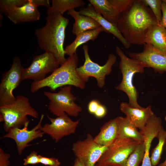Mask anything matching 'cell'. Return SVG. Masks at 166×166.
Masks as SVG:
<instances>
[{
  "instance_id": "6da1fadb",
  "label": "cell",
  "mask_w": 166,
  "mask_h": 166,
  "mask_svg": "<svg viewBox=\"0 0 166 166\" xmlns=\"http://www.w3.org/2000/svg\"><path fill=\"white\" fill-rule=\"evenodd\" d=\"M157 24L150 9L141 0H134L130 7L120 14L117 26L128 43L140 45L145 44L150 28Z\"/></svg>"
},
{
  "instance_id": "7a4b0ae2",
  "label": "cell",
  "mask_w": 166,
  "mask_h": 166,
  "mask_svg": "<svg viewBox=\"0 0 166 166\" xmlns=\"http://www.w3.org/2000/svg\"><path fill=\"white\" fill-rule=\"evenodd\" d=\"M45 24L34 33L39 47L45 52L52 53L60 65L66 61L64 44L69 19L59 13L47 15Z\"/></svg>"
},
{
  "instance_id": "3957f363",
  "label": "cell",
  "mask_w": 166,
  "mask_h": 166,
  "mask_svg": "<svg viewBox=\"0 0 166 166\" xmlns=\"http://www.w3.org/2000/svg\"><path fill=\"white\" fill-rule=\"evenodd\" d=\"M78 62L76 53L69 56L63 64L49 75L40 81L33 82L30 86L31 92L34 93L45 87H48L51 91H54L58 88L67 85L83 89L86 83L77 73Z\"/></svg>"
},
{
  "instance_id": "277c9868",
  "label": "cell",
  "mask_w": 166,
  "mask_h": 166,
  "mask_svg": "<svg viewBox=\"0 0 166 166\" xmlns=\"http://www.w3.org/2000/svg\"><path fill=\"white\" fill-rule=\"evenodd\" d=\"M28 116L38 118L39 114L31 105L29 99L24 96L18 95L12 103L0 106V122H3V128L6 132L29 123Z\"/></svg>"
},
{
  "instance_id": "5b68a950",
  "label": "cell",
  "mask_w": 166,
  "mask_h": 166,
  "mask_svg": "<svg viewBox=\"0 0 166 166\" xmlns=\"http://www.w3.org/2000/svg\"><path fill=\"white\" fill-rule=\"evenodd\" d=\"M115 51L120 58L119 68L122 73V79L115 88L126 94L129 99L128 103L130 106L142 109L143 107L138 102V93L134 86L133 79L136 73H143L145 68L136 60L127 57L119 46H116Z\"/></svg>"
},
{
  "instance_id": "8992f818",
  "label": "cell",
  "mask_w": 166,
  "mask_h": 166,
  "mask_svg": "<svg viewBox=\"0 0 166 166\" xmlns=\"http://www.w3.org/2000/svg\"><path fill=\"white\" fill-rule=\"evenodd\" d=\"M57 93L45 91L44 94L49 101L48 109L57 117L65 113L68 116L77 117L82 110V108L75 102L77 97L71 93L72 86L60 88Z\"/></svg>"
},
{
  "instance_id": "52a82bcc",
  "label": "cell",
  "mask_w": 166,
  "mask_h": 166,
  "mask_svg": "<svg viewBox=\"0 0 166 166\" xmlns=\"http://www.w3.org/2000/svg\"><path fill=\"white\" fill-rule=\"evenodd\" d=\"M82 49L85 60L83 65L77 68L78 74L85 83L89 81L90 77L94 78L96 79L97 86L99 88H103L105 85L106 76L110 73L112 67L116 61V56L110 53L108 56L105 63L101 65L91 59L87 45H84Z\"/></svg>"
},
{
  "instance_id": "ba28073f",
  "label": "cell",
  "mask_w": 166,
  "mask_h": 166,
  "mask_svg": "<svg viewBox=\"0 0 166 166\" xmlns=\"http://www.w3.org/2000/svg\"><path fill=\"white\" fill-rule=\"evenodd\" d=\"M24 69L19 57L14 56L11 67L2 75L0 84V106L10 104L15 101L16 97L13 92L22 81Z\"/></svg>"
},
{
  "instance_id": "9c48e42d",
  "label": "cell",
  "mask_w": 166,
  "mask_h": 166,
  "mask_svg": "<svg viewBox=\"0 0 166 166\" xmlns=\"http://www.w3.org/2000/svg\"><path fill=\"white\" fill-rule=\"evenodd\" d=\"M140 143L132 139L118 137L108 147L97 163L123 166L129 156Z\"/></svg>"
},
{
  "instance_id": "30bf717a",
  "label": "cell",
  "mask_w": 166,
  "mask_h": 166,
  "mask_svg": "<svg viewBox=\"0 0 166 166\" xmlns=\"http://www.w3.org/2000/svg\"><path fill=\"white\" fill-rule=\"evenodd\" d=\"M58 61L52 53L45 52L34 56L30 65L24 69L22 81L27 79L38 81L42 80L49 73H52L59 67Z\"/></svg>"
},
{
  "instance_id": "8fae6325",
  "label": "cell",
  "mask_w": 166,
  "mask_h": 166,
  "mask_svg": "<svg viewBox=\"0 0 166 166\" xmlns=\"http://www.w3.org/2000/svg\"><path fill=\"white\" fill-rule=\"evenodd\" d=\"M109 146L99 145L90 133L86 138L74 143L72 150L75 155L85 166H95Z\"/></svg>"
},
{
  "instance_id": "7c38bea8",
  "label": "cell",
  "mask_w": 166,
  "mask_h": 166,
  "mask_svg": "<svg viewBox=\"0 0 166 166\" xmlns=\"http://www.w3.org/2000/svg\"><path fill=\"white\" fill-rule=\"evenodd\" d=\"M47 117L50 123L42 126L40 129L44 134L49 135L56 142L64 136L74 133L80 122V120H72L66 113L54 118L47 114Z\"/></svg>"
},
{
  "instance_id": "4fadbf2b",
  "label": "cell",
  "mask_w": 166,
  "mask_h": 166,
  "mask_svg": "<svg viewBox=\"0 0 166 166\" xmlns=\"http://www.w3.org/2000/svg\"><path fill=\"white\" fill-rule=\"evenodd\" d=\"M142 52H129L131 58L140 63L144 67L151 68L160 74L166 72V54L156 49L152 45L145 43Z\"/></svg>"
},
{
  "instance_id": "5bb4252c",
  "label": "cell",
  "mask_w": 166,
  "mask_h": 166,
  "mask_svg": "<svg viewBox=\"0 0 166 166\" xmlns=\"http://www.w3.org/2000/svg\"><path fill=\"white\" fill-rule=\"evenodd\" d=\"M44 116L43 114H42L38 124L31 129H28L29 123H27L22 128L15 127L10 129L2 138H9L14 140L18 154L21 155L24 149L29 146V143L38 138H41L44 134L40 129Z\"/></svg>"
},
{
  "instance_id": "9a60e30c",
  "label": "cell",
  "mask_w": 166,
  "mask_h": 166,
  "mask_svg": "<svg viewBox=\"0 0 166 166\" xmlns=\"http://www.w3.org/2000/svg\"><path fill=\"white\" fill-rule=\"evenodd\" d=\"M5 16L14 24H17L38 21L41 14L38 6L28 0V2L23 6L10 10Z\"/></svg>"
},
{
  "instance_id": "2e32d148",
  "label": "cell",
  "mask_w": 166,
  "mask_h": 166,
  "mask_svg": "<svg viewBox=\"0 0 166 166\" xmlns=\"http://www.w3.org/2000/svg\"><path fill=\"white\" fill-rule=\"evenodd\" d=\"M120 109L126 117L140 130L144 128L149 119L154 114L151 105L138 109L131 107L126 102H123L120 104Z\"/></svg>"
},
{
  "instance_id": "e0dca14e",
  "label": "cell",
  "mask_w": 166,
  "mask_h": 166,
  "mask_svg": "<svg viewBox=\"0 0 166 166\" xmlns=\"http://www.w3.org/2000/svg\"><path fill=\"white\" fill-rule=\"evenodd\" d=\"M78 12L81 14L91 17L94 19L103 27L105 32L111 34L116 37L125 48L128 49L130 47L131 45L124 38L117 25L105 19L95 10L91 4L89 3L86 7L81 8Z\"/></svg>"
},
{
  "instance_id": "ac0fdd59",
  "label": "cell",
  "mask_w": 166,
  "mask_h": 166,
  "mask_svg": "<svg viewBox=\"0 0 166 166\" xmlns=\"http://www.w3.org/2000/svg\"><path fill=\"white\" fill-rule=\"evenodd\" d=\"M118 137L117 121L116 117L105 122L94 139L100 145L109 146Z\"/></svg>"
},
{
  "instance_id": "d6986e66",
  "label": "cell",
  "mask_w": 166,
  "mask_h": 166,
  "mask_svg": "<svg viewBox=\"0 0 166 166\" xmlns=\"http://www.w3.org/2000/svg\"><path fill=\"white\" fill-rule=\"evenodd\" d=\"M67 13L74 20L72 32L76 36L86 31L96 29L101 26L93 18L81 14L75 9L69 10Z\"/></svg>"
},
{
  "instance_id": "ffe728a7",
  "label": "cell",
  "mask_w": 166,
  "mask_h": 166,
  "mask_svg": "<svg viewBox=\"0 0 166 166\" xmlns=\"http://www.w3.org/2000/svg\"><path fill=\"white\" fill-rule=\"evenodd\" d=\"M144 43L166 54V29L160 24L152 26L146 36Z\"/></svg>"
},
{
  "instance_id": "44dd1931",
  "label": "cell",
  "mask_w": 166,
  "mask_h": 166,
  "mask_svg": "<svg viewBox=\"0 0 166 166\" xmlns=\"http://www.w3.org/2000/svg\"><path fill=\"white\" fill-rule=\"evenodd\" d=\"M117 118L119 137L132 139L140 143L144 142L143 135L127 117L119 116Z\"/></svg>"
},
{
  "instance_id": "7402d4cb",
  "label": "cell",
  "mask_w": 166,
  "mask_h": 166,
  "mask_svg": "<svg viewBox=\"0 0 166 166\" xmlns=\"http://www.w3.org/2000/svg\"><path fill=\"white\" fill-rule=\"evenodd\" d=\"M95 10L109 22L116 24L120 14L109 0H89Z\"/></svg>"
},
{
  "instance_id": "603a6c76",
  "label": "cell",
  "mask_w": 166,
  "mask_h": 166,
  "mask_svg": "<svg viewBox=\"0 0 166 166\" xmlns=\"http://www.w3.org/2000/svg\"><path fill=\"white\" fill-rule=\"evenodd\" d=\"M104 31V30L101 26L96 29L86 31L76 35L73 42L65 49V54L69 56L73 55L76 53L77 49L80 46L90 40L94 41L99 34Z\"/></svg>"
},
{
  "instance_id": "cb8c5ba5",
  "label": "cell",
  "mask_w": 166,
  "mask_h": 166,
  "mask_svg": "<svg viewBox=\"0 0 166 166\" xmlns=\"http://www.w3.org/2000/svg\"><path fill=\"white\" fill-rule=\"evenodd\" d=\"M50 6L47 9V15L55 13L62 14L69 10L76 8L83 7L85 5L82 0H52Z\"/></svg>"
},
{
  "instance_id": "d4e9b609",
  "label": "cell",
  "mask_w": 166,
  "mask_h": 166,
  "mask_svg": "<svg viewBox=\"0 0 166 166\" xmlns=\"http://www.w3.org/2000/svg\"><path fill=\"white\" fill-rule=\"evenodd\" d=\"M157 138L158 140V143L152 151L150 157L152 166H155L159 163L166 144V131L163 127L159 131Z\"/></svg>"
},
{
  "instance_id": "484cf974",
  "label": "cell",
  "mask_w": 166,
  "mask_h": 166,
  "mask_svg": "<svg viewBox=\"0 0 166 166\" xmlns=\"http://www.w3.org/2000/svg\"><path fill=\"white\" fill-rule=\"evenodd\" d=\"M144 153V142L140 143L130 155L123 166H139L142 161Z\"/></svg>"
},
{
  "instance_id": "4316f807",
  "label": "cell",
  "mask_w": 166,
  "mask_h": 166,
  "mask_svg": "<svg viewBox=\"0 0 166 166\" xmlns=\"http://www.w3.org/2000/svg\"><path fill=\"white\" fill-rule=\"evenodd\" d=\"M28 2V0H0V21L3 19L2 14L5 15L11 9L21 7Z\"/></svg>"
},
{
  "instance_id": "83f0119b",
  "label": "cell",
  "mask_w": 166,
  "mask_h": 166,
  "mask_svg": "<svg viewBox=\"0 0 166 166\" xmlns=\"http://www.w3.org/2000/svg\"><path fill=\"white\" fill-rule=\"evenodd\" d=\"M147 6H149L154 15L158 24H160L162 19V4L161 0H141Z\"/></svg>"
},
{
  "instance_id": "f1b7e54d",
  "label": "cell",
  "mask_w": 166,
  "mask_h": 166,
  "mask_svg": "<svg viewBox=\"0 0 166 166\" xmlns=\"http://www.w3.org/2000/svg\"><path fill=\"white\" fill-rule=\"evenodd\" d=\"M109 1L120 15L130 7L134 0H109Z\"/></svg>"
},
{
  "instance_id": "f546056e",
  "label": "cell",
  "mask_w": 166,
  "mask_h": 166,
  "mask_svg": "<svg viewBox=\"0 0 166 166\" xmlns=\"http://www.w3.org/2000/svg\"><path fill=\"white\" fill-rule=\"evenodd\" d=\"M23 165L27 166L28 165H35L40 163L39 155L35 151L31 152L23 160Z\"/></svg>"
},
{
  "instance_id": "4dcf8cb0",
  "label": "cell",
  "mask_w": 166,
  "mask_h": 166,
  "mask_svg": "<svg viewBox=\"0 0 166 166\" xmlns=\"http://www.w3.org/2000/svg\"><path fill=\"white\" fill-rule=\"evenodd\" d=\"M40 163L48 166H60L61 163L57 158L48 157L39 155Z\"/></svg>"
},
{
  "instance_id": "1f68e13d",
  "label": "cell",
  "mask_w": 166,
  "mask_h": 166,
  "mask_svg": "<svg viewBox=\"0 0 166 166\" xmlns=\"http://www.w3.org/2000/svg\"><path fill=\"white\" fill-rule=\"evenodd\" d=\"M10 155L5 153L3 149L0 148V166H9L10 162L9 160Z\"/></svg>"
},
{
  "instance_id": "d6a6232c",
  "label": "cell",
  "mask_w": 166,
  "mask_h": 166,
  "mask_svg": "<svg viewBox=\"0 0 166 166\" xmlns=\"http://www.w3.org/2000/svg\"><path fill=\"white\" fill-rule=\"evenodd\" d=\"M100 104V103L97 100L94 99L91 100L88 105V112L90 114L94 115Z\"/></svg>"
},
{
  "instance_id": "836d02e7",
  "label": "cell",
  "mask_w": 166,
  "mask_h": 166,
  "mask_svg": "<svg viewBox=\"0 0 166 166\" xmlns=\"http://www.w3.org/2000/svg\"><path fill=\"white\" fill-rule=\"evenodd\" d=\"M107 112L105 106L101 104L93 115L97 118H101L106 115Z\"/></svg>"
},
{
  "instance_id": "e575fe53",
  "label": "cell",
  "mask_w": 166,
  "mask_h": 166,
  "mask_svg": "<svg viewBox=\"0 0 166 166\" xmlns=\"http://www.w3.org/2000/svg\"><path fill=\"white\" fill-rule=\"evenodd\" d=\"M161 9L162 17L160 24L166 29V2L165 0H162Z\"/></svg>"
},
{
  "instance_id": "d590c367",
  "label": "cell",
  "mask_w": 166,
  "mask_h": 166,
  "mask_svg": "<svg viewBox=\"0 0 166 166\" xmlns=\"http://www.w3.org/2000/svg\"><path fill=\"white\" fill-rule=\"evenodd\" d=\"M30 1L37 6H44L48 9L51 6L49 3L50 1L49 0H30Z\"/></svg>"
},
{
  "instance_id": "8d00e7d4",
  "label": "cell",
  "mask_w": 166,
  "mask_h": 166,
  "mask_svg": "<svg viewBox=\"0 0 166 166\" xmlns=\"http://www.w3.org/2000/svg\"><path fill=\"white\" fill-rule=\"evenodd\" d=\"M73 166H85L84 164L78 159L76 158Z\"/></svg>"
},
{
  "instance_id": "74e56055",
  "label": "cell",
  "mask_w": 166,
  "mask_h": 166,
  "mask_svg": "<svg viewBox=\"0 0 166 166\" xmlns=\"http://www.w3.org/2000/svg\"><path fill=\"white\" fill-rule=\"evenodd\" d=\"M95 166H121L120 165L113 164H96Z\"/></svg>"
},
{
  "instance_id": "f35d334b",
  "label": "cell",
  "mask_w": 166,
  "mask_h": 166,
  "mask_svg": "<svg viewBox=\"0 0 166 166\" xmlns=\"http://www.w3.org/2000/svg\"><path fill=\"white\" fill-rule=\"evenodd\" d=\"M165 150L166 151V144H165ZM158 166H166V158L164 162L159 164Z\"/></svg>"
},
{
  "instance_id": "ab89813d",
  "label": "cell",
  "mask_w": 166,
  "mask_h": 166,
  "mask_svg": "<svg viewBox=\"0 0 166 166\" xmlns=\"http://www.w3.org/2000/svg\"><path fill=\"white\" fill-rule=\"evenodd\" d=\"M164 120H165L166 121V116H165V117H164Z\"/></svg>"
},
{
  "instance_id": "60d3db41",
  "label": "cell",
  "mask_w": 166,
  "mask_h": 166,
  "mask_svg": "<svg viewBox=\"0 0 166 166\" xmlns=\"http://www.w3.org/2000/svg\"><path fill=\"white\" fill-rule=\"evenodd\" d=\"M165 0V1L166 2V0Z\"/></svg>"
}]
</instances>
